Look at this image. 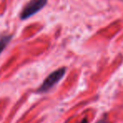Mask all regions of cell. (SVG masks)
Masks as SVG:
<instances>
[{
    "instance_id": "3957f363",
    "label": "cell",
    "mask_w": 123,
    "mask_h": 123,
    "mask_svg": "<svg viewBox=\"0 0 123 123\" xmlns=\"http://www.w3.org/2000/svg\"><path fill=\"white\" fill-rule=\"evenodd\" d=\"M10 39H11V36H3V37L0 39V53L4 50V48L6 47L7 44L9 42V41H10Z\"/></svg>"
},
{
    "instance_id": "6da1fadb",
    "label": "cell",
    "mask_w": 123,
    "mask_h": 123,
    "mask_svg": "<svg viewBox=\"0 0 123 123\" xmlns=\"http://www.w3.org/2000/svg\"><path fill=\"white\" fill-rule=\"evenodd\" d=\"M66 72V68H59L57 70L52 72L43 82V84H41V86L39 89V92L44 93L48 91L49 89H51L55 84H56L59 80L63 77L64 74H65Z\"/></svg>"
},
{
    "instance_id": "7a4b0ae2",
    "label": "cell",
    "mask_w": 123,
    "mask_h": 123,
    "mask_svg": "<svg viewBox=\"0 0 123 123\" xmlns=\"http://www.w3.org/2000/svg\"><path fill=\"white\" fill-rule=\"evenodd\" d=\"M46 2L47 0H31L22 10L20 18L22 19H25L27 18L31 17L38 11L41 10L46 5Z\"/></svg>"
}]
</instances>
